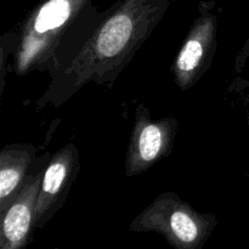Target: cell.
Listing matches in <instances>:
<instances>
[{
    "mask_svg": "<svg viewBox=\"0 0 249 249\" xmlns=\"http://www.w3.org/2000/svg\"><path fill=\"white\" fill-rule=\"evenodd\" d=\"M91 0H45L33 10L22 31L16 53L19 74L46 65L61 38Z\"/></svg>",
    "mask_w": 249,
    "mask_h": 249,
    "instance_id": "obj_1",
    "label": "cell"
},
{
    "mask_svg": "<svg viewBox=\"0 0 249 249\" xmlns=\"http://www.w3.org/2000/svg\"><path fill=\"white\" fill-rule=\"evenodd\" d=\"M215 225L213 215L199 213L174 192H165L134 219L130 231H155L162 233L173 247L199 249Z\"/></svg>",
    "mask_w": 249,
    "mask_h": 249,
    "instance_id": "obj_2",
    "label": "cell"
},
{
    "mask_svg": "<svg viewBox=\"0 0 249 249\" xmlns=\"http://www.w3.org/2000/svg\"><path fill=\"white\" fill-rule=\"evenodd\" d=\"M177 130V119L152 121L147 109L142 106L139 107L126 152V175L133 177L141 174L169 155Z\"/></svg>",
    "mask_w": 249,
    "mask_h": 249,
    "instance_id": "obj_3",
    "label": "cell"
},
{
    "mask_svg": "<svg viewBox=\"0 0 249 249\" xmlns=\"http://www.w3.org/2000/svg\"><path fill=\"white\" fill-rule=\"evenodd\" d=\"M213 2L201 4V15L195 21L174 62L177 84L182 90L191 88L211 65L216 44V21Z\"/></svg>",
    "mask_w": 249,
    "mask_h": 249,
    "instance_id": "obj_4",
    "label": "cell"
},
{
    "mask_svg": "<svg viewBox=\"0 0 249 249\" xmlns=\"http://www.w3.org/2000/svg\"><path fill=\"white\" fill-rule=\"evenodd\" d=\"M79 170V153L67 145L55 153L45 168L36 206L34 228L41 229L61 207Z\"/></svg>",
    "mask_w": 249,
    "mask_h": 249,
    "instance_id": "obj_5",
    "label": "cell"
},
{
    "mask_svg": "<svg viewBox=\"0 0 249 249\" xmlns=\"http://www.w3.org/2000/svg\"><path fill=\"white\" fill-rule=\"evenodd\" d=\"M44 170L28 175L9 206L1 212V249H19L28 245L36 223V206Z\"/></svg>",
    "mask_w": 249,
    "mask_h": 249,
    "instance_id": "obj_6",
    "label": "cell"
},
{
    "mask_svg": "<svg viewBox=\"0 0 249 249\" xmlns=\"http://www.w3.org/2000/svg\"><path fill=\"white\" fill-rule=\"evenodd\" d=\"M34 148L27 145H9L0 153V211H5L27 178L34 157Z\"/></svg>",
    "mask_w": 249,
    "mask_h": 249,
    "instance_id": "obj_7",
    "label": "cell"
}]
</instances>
